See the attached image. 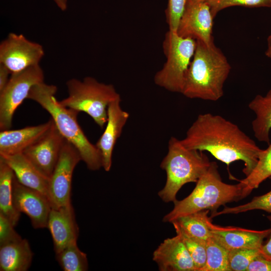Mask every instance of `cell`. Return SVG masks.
<instances>
[{
    "label": "cell",
    "mask_w": 271,
    "mask_h": 271,
    "mask_svg": "<svg viewBox=\"0 0 271 271\" xmlns=\"http://www.w3.org/2000/svg\"><path fill=\"white\" fill-rule=\"evenodd\" d=\"M241 192L239 183L232 185L222 181L217 163L211 162L191 194L182 200H175L173 209L163 221L172 223L180 217L204 210H210L213 214L221 206L240 200Z\"/></svg>",
    "instance_id": "4"
},
{
    "label": "cell",
    "mask_w": 271,
    "mask_h": 271,
    "mask_svg": "<svg viewBox=\"0 0 271 271\" xmlns=\"http://www.w3.org/2000/svg\"><path fill=\"white\" fill-rule=\"evenodd\" d=\"M51 118L47 122L35 126L18 129L1 130L0 155H11L22 153L26 148L42 137L51 127Z\"/></svg>",
    "instance_id": "18"
},
{
    "label": "cell",
    "mask_w": 271,
    "mask_h": 271,
    "mask_svg": "<svg viewBox=\"0 0 271 271\" xmlns=\"http://www.w3.org/2000/svg\"><path fill=\"white\" fill-rule=\"evenodd\" d=\"M13 198L16 210L26 214L35 229L47 228L52 206L48 198L40 192L21 184L14 176Z\"/></svg>",
    "instance_id": "13"
},
{
    "label": "cell",
    "mask_w": 271,
    "mask_h": 271,
    "mask_svg": "<svg viewBox=\"0 0 271 271\" xmlns=\"http://www.w3.org/2000/svg\"><path fill=\"white\" fill-rule=\"evenodd\" d=\"M229 251L212 237L206 240V261L201 271H230Z\"/></svg>",
    "instance_id": "26"
},
{
    "label": "cell",
    "mask_w": 271,
    "mask_h": 271,
    "mask_svg": "<svg viewBox=\"0 0 271 271\" xmlns=\"http://www.w3.org/2000/svg\"><path fill=\"white\" fill-rule=\"evenodd\" d=\"M0 157L12 169L21 184L40 192L49 199V179L42 175L22 153L0 155Z\"/></svg>",
    "instance_id": "19"
},
{
    "label": "cell",
    "mask_w": 271,
    "mask_h": 271,
    "mask_svg": "<svg viewBox=\"0 0 271 271\" xmlns=\"http://www.w3.org/2000/svg\"><path fill=\"white\" fill-rule=\"evenodd\" d=\"M44 78L40 64L12 74L7 85L0 92L1 131L10 129L16 110L27 99L32 87L44 82Z\"/></svg>",
    "instance_id": "8"
},
{
    "label": "cell",
    "mask_w": 271,
    "mask_h": 271,
    "mask_svg": "<svg viewBox=\"0 0 271 271\" xmlns=\"http://www.w3.org/2000/svg\"><path fill=\"white\" fill-rule=\"evenodd\" d=\"M12 73L4 65L0 64V92L7 85Z\"/></svg>",
    "instance_id": "35"
},
{
    "label": "cell",
    "mask_w": 271,
    "mask_h": 271,
    "mask_svg": "<svg viewBox=\"0 0 271 271\" xmlns=\"http://www.w3.org/2000/svg\"><path fill=\"white\" fill-rule=\"evenodd\" d=\"M209 226L212 237L228 251L238 248L260 249L270 228L254 230L238 227H222L213 224Z\"/></svg>",
    "instance_id": "17"
},
{
    "label": "cell",
    "mask_w": 271,
    "mask_h": 271,
    "mask_svg": "<svg viewBox=\"0 0 271 271\" xmlns=\"http://www.w3.org/2000/svg\"><path fill=\"white\" fill-rule=\"evenodd\" d=\"M212 15L215 18L222 10L234 6L247 8H270L271 0H207Z\"/></svg>",
    "instance_id": "30"
},
{
    "label": "cell",
    "mask_w": 271,
    "mask_h": 271,
    "mask_svg": "<svg viewBox=\"0 0 271 271\" xmlns=\"http://www.w3.org/2000/svg\"><path fill=\"white\" fill-rule=\"evenodd\" d=\"M187 0H168L165 10L166 22L169 30L177 32Z\"/></svg>",
    "instance_id": "31"
},
{
    "label": "cell",
    "mask_w": 271,
    "mask_h": 271,
    "mask_svg": "<svg viewBox=\"0 0 271 271\" xmlns=\"http://www.w3.org/2000/svg\"><path fill=\"white\" fill-rule=\"evenodd\" d=\"M66 85L68 95L60 101V104L65 107L87 113L103 128L107 122L109 104L120 97L113 85L100 82L91 77H86L82 81L71 79Z\"/></svg>",
    "instance_id": "6"
},
{
    "label": "cell",
    "mask_w": 271,
    "mask_h": 271,
    "mask_svg": "<svg viewBox=\"0 0 271 271\" xmlns=\"http://www.w3.org/2000/svg\"><path fill=\"white\" fill-rule=\"evenodd\" d=\"M196 47L195 40L168 30L163 44L166 61L155 75V83L170 92L182 93Z\"/></svg>",
    "instance_id": "7"
},
{
    "label": "cell",
    "mask_w": 271,
    "mask_h": 271,
    "mask_svg": "<svg viewBox=\"0 0 271 271\" xmlns=\"http://www.w3.org/2000/svg\"><path fill=\"white\" fill-rule=\"evenodd\" d=\"M160 271H196L193 260L178 234L165 239L153 254Z\"/></svg>",
    "instance_id": "15"
},
{
    "label": "cell",
    "mask_w": 271,
    "mask_h": 271,
    "mask_svg": "<svg viewBox=\"0 0 271 271\" xmlns=\"http://www.w3.org/2000/svg\"><path fill=\"white\" fill-rule=\"evenodd\" d=\"M81 160L77 149L64 141L59 157L49 179V199L52 208H58L71 203L72 178L74 170Z\"/></svg>",
    "instance_id": "9"
},
{
    "label": "cell",
    "mask_w": 271,
    "mask_h": 271,
    "mask_svg": "<svg viewBox=\"0 0 271 271\" xmlns=\"http://www.w3.org/2000/svg\"><path fill=\"white\" fill-rule=\"evenodd\" d=\"M248 108L255 115L251 122L254 137L259 142L269 144L271 129V89L264 96L256 95L249 103Z\"/></svg>",
    "instance_id": "21"
},
{
    "label": "cell",
    "mask_w": 271,
    "mask_h": 271,
    "mask_svg": "<svg viewBox=\"0 0 271 271\" xmlns=\"http://www.w3.org/2000/svg\"><path fill=\"white\" fill-rule=\"evenodd\" d=\"M246 271H271V259L260 253L251 261Z\"/></svg>",
    "instance_id": "33"
},
{
    "label": "cell",
    "mask_w": 271,
    "mask_h": 271,
    "mask_svg": "<svg viewBox=\"0 0 271 271\" xmlns=\"http://www.w3.org/2000/svg\"><path fill=\"white\" fill-rule=\"evenodd\" d=\"M214 18L207 2L187 0L177 33L181 37L210 45L214 43Z\"/></svg>",
    "instance_id": "11"
},
{
    "label": "cell",
    "mask_w": 271,
    "mask_h": 271,
    "mask_svg": "<svg viewBox=\"0 0 271 271\" xmlns=\"http://www.w3.org/2000/svg\"><path fill=\"white\" fill-rule=\"evenodd\" d=\"M211 162L202 151L186 148L180 140L172 137L168 151L160 167L166 173V182L158 195L165 202H174L178 191L185 184L196 183L208 170Z\"/></svg>",
    "instance_id": "5"
},
{
    "label": "cell",
    "mask_w": 271,
    "mask_h": 271,
    "mask_svg": "<svg viewBox=\"0 0 271 271\" xmlns=\"http://www.w3.org/2000/svg\"><path fill=\"white\" fill-rule=\"evenodd\" d=\"M14 227L15 226L8 219L0 213V246L22 239Z\"/></svg>",
    "instance_id": "32"
},
{
    "label": "cell",
    "mask_w": 271,
    "mask_h": 271,
    "mask_svg": "<svg viewBox=\"0 0 271 271\" xmlns=\"http://www.w3.org/2000/svg\"><path fill=\"white\" fill-rule=\"evenodd\" d=\"M55 85L44 82L33 86L27 99L36 101L51 115L56 126L64 138L78 150L88 169L95 171L102 166V158L96 145L88 140L77 119L78 111L62 106L57 101Z\"/></svg>",
    "instance_id": "3"
},
{
    "label": "cell",
    "mask_w": 271,
    "mask_h": 271,
    "mask_svg": "<svg viewBox=\"0 0 271 271\" xmlns=\"http://www.w3.org/2000/svg\"><path fill=\"white\" fill-rule=\"evenodd\" d=\"M231 69L227 58L214 43L208 45L196 41L182 94L191 99L217 101L223 95Z\"/></svg>",
    "instance_id": "2"
},
{
    "label": "cell",
    "mask_w": 271,
    "mask_h": 271,
    "mask_svg": "<svg viewBox=\"0 0 271 271\" xmlns=\"http://www.w3.org/2000/svg\"><path fill=\"white\" fill-rule=\"evenodd\" d=\"M267 218L270 222V232L259 250L262 254L271 259V214L267 216Z\"/></svg>",
    "instance_id": "34"
},
{
    "label": "cell",
    "mask_w": 271,
    "mask_h": 271,
    "mask_svg": "<svg viewBox=\"0 0 271 271\" xmlns=\"http://www.w3.org/2000/svg\"><path fill=\"white\" fill-rule=\"evenodd\" d=\"M268 178H271V143L260 152L257 164L251 172L239 181L241 188L240 199L248 196Z\"/></svg>",
    "instance_id": "23"
},
{
    "label": "cell",
    "mask_w": 271,
    "mask_h": 271,
    "mask_svg": "<svg viewBox=\"0 0 271 271\" xmlns=\"http://www.w3.org/2000/svg\"><path fill=\"white\" fill-rule=\"evenodd\" d=\"M15 175L12 169L0 157V213L7 218L15 226L21 213L13 203V182Z\"/></svg>",
    "instance_id": "22"
},
{
    "label": "cell",
    "mask_w": 271,
    "mask_h": 271,
    "mask_svg": "<svg viewBox=\"0 0 271 271\" xmlns=\"http://www.w3.org/2000/svg\"><path fill=\"white\" fill-rule=\"evenodd\" d=\"M44 55L43 46L23 34L10 33L0 44V64L12 74L39 65Z\"/></svg>",
    "instance_id": "10"
},
{
    "label": "cell",
    "mask_w": 271,
    "mask_h": 271,
    "mask_svg": "<svg viewBox=\"0 0 271 271\" xmlns=\"http://www.w3.org/2000/svg\"><path fill=\"white\" fill-rule=\"evenodd\" d=\"M265 55L271 58V34L267 38V49L265 52Z\"/></svg>",
    "instance_id": "37"
},
{
    "label": "cell",
    "mask_w": 271,
    "mask_h": 271,
    "mask_svg": "<svg viewBox=\"0 0 271 271\" xmlns=\"http://www.w3.org/2000/svg\"><path fill=\"white\" fill-rule=\"evenodd\" d=\"M65 140L53 121L49 129L22 153L42 175L50 179Z\"/></svg>",
    "instance_id": "12"
},
{
    "label": "cell",
    "mask_w": 271,
    "mask_h": 271,
    "mask_svg": "<svg viewBox=\"0 0 271 271\" xmlns=\"http://www.w3.org/2000/svg\"><path fill=\"white\" fill-rule=\"evenodd\" d=\"M120 101V97L109 104L106 127L95 145L101 155L102 168L106 172L111 169L113 149L129 116L122 109Z\"/></svg>",
    "instance_id": "14"
},
{
    "label": "cell",
    "mask_w": 271,
    "mask_h": 271,
    "mask_svg": "<svg viewBox=\"0 0 271 271\" xmlns=\"http://www.w3.org/2000/svg\"><path fill=\"white\" fill-rule=\"evenodd\" d=\"M180 141L186 148L207 151L227 166L242 161L245 176L255 167L262 150L237 124L210 113L199 114Z\"/></svg>",
    "instance_id": "1"
},
{
    "label": "cell",
    "mask_w": 271,
    "mask_h": 271,
    "mask_svg": "<svg viewBox=\"0 0 271 271\" xmlns=\"http://www.w3.org/2000/svg\"><path fill=\"white\" fill-rule=\"evenodd\" d=\"M260 253L259 249L238 248L229 250L230 271H246L251 261Z\"/></svg>",
    "instance_id": "29"
},
{
    "label": "cell",
    "mask_w": 271,
    "mask_h": 271,
    "mask_svg": "<svg viewBox=\"0 0 271 271\" xmlns=\"http://www.w3.org/2000/svg\"><path fill=\"white\" fill-rule=\"evenodd\" d=\"M190 253L196 271H201L206 261V240L193 237L186 233L176 223L172 222Z\"/></svg>",
    "instance_id": "27"
},
{
    "label": "cell",
    "mask_w": 271,
    "mask_h": 271,
    "mask_svg": "<svg viewBox=\"0 0 271 271\" xmlns=\"http://www.w3.org/2000/svg\"><path fill=\"white\" fill-rule=\"evenodd\" d=\"M57 260L64 271H86L88 269V260L86 253L77 245L72 243L56 253Z\"/></svg>",
    "instance_id": "25"
},
{
    "label": "cell",
    "mask_w": 271,
    "mask_h": 271,
    "mask_svg": "<svg viewBox=\"0 0 271 271\" xmlns=\"http://www.w3.org/2000/svg\"><path fill=\"white\" fill-rule=\"evenodd\" d=\"M196 2H207V0H191Z\"/></svg>",
    "instance_id": "38"
},
{
    "label": "cell",
    "mask_w": 271,
    "mask_h": 271,
    "mask_svg": "<svg viewBox=\"0 0 271 271\" xmlns=\"http://www.w3.org/2000/svg\"><path fill=\"white\" fill-rule=\"evenodd\" d=\"M209 210H202L179 217L173 221L188 234L207 240L212 237Z\"/></svg>",
    "instance_id": "24"
},
{
    "label": "cell",
    "mask_w": 271,
    "mask_h": 271,
    "mask_svg": "<svg viewBox=\"0 0 271 271\" xmlns=\"http://www.w3.org/2000/svg\"><path fill=\"white\" fill-rule=\"evenodd\" d=\"M253 210H261L271 214V191L253 197L246 204L233 207L225 206L221 211L216 212L211 216L213 217L222 214H238Z\"/></svg>",
    "instance_id": "28"
},
{
    "label": "cell",
    "mask_w": 271,
    "mask_h": 271,
    "mask_svg": "<svg viewBox=\"0 0 271 271\" xmlns=\"http://www.w3.org/2000/svg\"><path fill=\"white\" fill-rule=\"evenodd\" d=\"M33 255L26 239L0 246V270L27 271Z\"/></svg>",
    "instance_id": "20"
},
{
    "label": "cell",
    "mask_w": 271,
    "mask_h": 271,
    "mask_svg": "<svg viewBox=\"0 0 271 271\" xmlns=\"http://www.w3.org/2000/svg\"><path fill=\"white\" fill-rule=\"evenodd\" d=\"M57 6L62 11L67 10L68 7V0H53Z\"/></svg>",
    "instance_id": "36"
},
{
    "label": "cell",
    "mask_w": 271,
    "mask_h": 271,
    "mask_svg": "<svg viewBox=\"0 0 271 271\" xmlns=\"http://www.w3.org/2000/svg\"><path fill=\"white\" fill-rule=\"evenodd\" d=\"M47 228L53 239L55 253L69 244L77 242L79 228L71 204L58 208H52Z\"/></svg>",
    "instance_id": "16"
}]
</instances>
